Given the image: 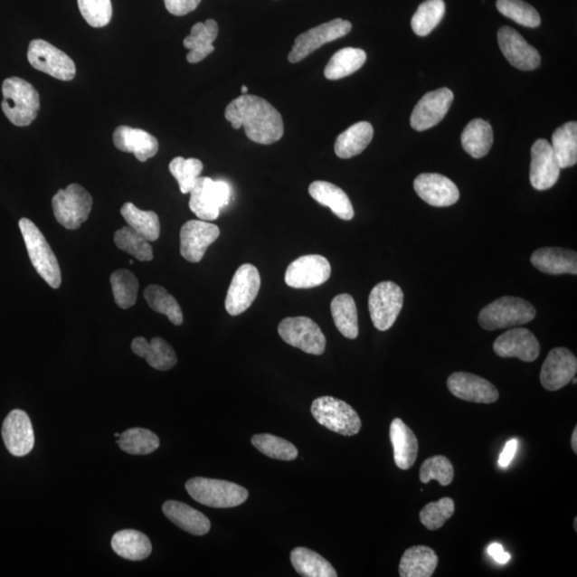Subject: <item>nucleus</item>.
I'll return each instance as SVG.
<instances>
[{
    "mask_svg": "<svg viewBox=\"0 0 577 577\" xmlns=\"http://www.w3.org/2000/svg\"><path fill=\"white\" fill-rule=\"evenodd\" d=\"M225 117L233 128H244L246 137L256 144L272 145L284 137V120L266 99L242 94L227 106Z\"/></svg>",
    "mask_w": 577,
    "mask_h": 577,
    "instance_id": "obj_1",
    "label": "nucleus"
},
{
    "mask_svg": "<svg viewBox=\"0 0 577 577\" xmlns=\"http://www.w3.org/2000/svg\"><path fill=\"white\" fill-rule=\"evenodd\" d=\"M2 109L12 125L31 126L40 110V96L31 82L10 78L3 82Z\"/></svg>",
    "mask_w": 577,
    "mask_h": 577,
    "instance_id": "obj_2",
    "label": "nucleus"
},
{
    "mask_svg": "<svg viewBox=\"0 0 577 577\" xmlns=\"http://www.w3.org/2000/svg\"><path fill=\"white\" fill-rule=\"evenodd\" d=\"M188 494L196 502L212 508H232L249 498V491L233 482L196 477L186 482Z\"/></svg>",
    "mask_w": 577,
    "mask_h": 577,
    "instance_id": "obj_3",
    "label": "nucleus"
},
{
    "mask_svg": "<svg viewBox=\"0 0 577 577\" xmlns=\"http://www.w3.org/2000/svg\"><path fill=\"white\" fill-rule=\"evenodd\" d=\"M19 225L33 268L47 284L58 288L61 285V270L44 235L31 220L22 219Z\"/></svg>",
    "mask_w": 577,
    "mask_h": 577,
    "instance_id": "obj_4",
    "label": "nucleus"
},
{
    "mask_svg": "<svg viewBox=\"0 0 577 577\" xmlns=\"http://www.w3.org/2000/svg\"><path fill=\"white\" fill-rule=\"evenodd\" d=\"M537 311L527 300L504 297L486 306L480 311L478 321L487 331L524 326L534 319Z\"/></svg>",
    "mask_w": 577,
    "mask_h": 577,
    "instance_id": "obj_5",
    "label": "nucleus"
},
{
    "mask_svg": "<svg viewBox=\"0 0 577 577\" xmlns=\"http://www.w3.org/2000/svg\"><path fill=\"white\" fill-rule=\"evenodd\" d=\"M311 413L321 426L335 433L353 437L361 431V418L343 400L328 396L317 398L312 402Z\"/></svg>",
    "mask_w": 577,
    "mask_h": 577,
    "instance_id": "obj_6",
    "label": "nucleus"
},
{
    "mask_svg": "<svg viewBox=\"0 0 577 577\" xmlns=\"http://www.w3.org/2000/svg\"><path fill=\"white\" fill-rule=\"evenodd\" d=\"M190 194V208L198 219L215 221L219 219L221 210L231 203L232 187L226 182L199 176Z\"/></svg>",
    "mask_w": 577,
    "mask_h": 577,
    "instance_id": "obj_7",
    "label": "nucleus"
},
{
    "mask_svg": "<svg viewBox=\"0 0 577 577\" xmlns=\"http://www.w3.org/2000/svg\"><path fill=\"white\" fill-rule=\"evenodd\" d=\"M92 203L90 194L76 184H70L66 190H59L52 200L57 222L69 231L79 229L88 220Z\"/></svg>",
    "mask_w": 577,
    "mask_h": 577,
    "instance_id": "obj_8",
    "label": "nucleus"
},
{
    "mask_svg": "<svg viewBox=\"0 0 577 577\" xmlns=\"http://www.w3.org/2000/svg\"><path fill=\"white\" fill-rule=\"evenodd\" d=\"M402 288L393 281H383L371 291L368 300L371 320L381 332L390 329L403 307Z\"/></svg>",
    "mask_w": 577,
    "mask_h": 577,
    "instance_id": "obj_9",
    "label": "nucleus"
},
{
    "mask_svg": "<svg viewBox=\"0 0 577 577\" xmlns=\"http://www.w3.org/2000/svg\"><path fill=\"white\" fill-rule=\"evenodd\" d=\"M279 334L286 344L308 355H322L326 352V336L310 317H286L279 323Z\"/></svg>",
    "mask_w": 577,
    "mask_h": 577,
    "instance_id": "obj_10",
    "label": "nucleus"
},
{
    "mask_svg": "<svg viewBox=\"0 0 577 577\" xmlns=\"http://www.w3.org/2000/svg\"><path fill=\"white\" fill-rule=\"evenodd\" d=\"M27 58L35 70L59 80L69 81L75 78L76 67L72 59L44 40L32 41Z\"/></svg>",
    "mask_w": 577,
    "mask_h": 577,
    "instance_id": "obj_11",
    "label": "nucleus"
},
{
    "mask_svg": "<svg viewBox=\"0 0 577 577\" xmlns=\"http://www.w3.org/2000/svg\"><path fill=\"white\" fill-rule=\"evenodd\" d=\"M352 24L343 19H336L300 33L292 46L288 59L291 63L302 61L324 44L345 37L350 33Z\"/></svg>",
    "mask_w": 577,
    "mask_h": 577,
    "instance_id": "obj_12",
    "label": "nucleus"
},
{
    "mask_svg": "<svg viewBox=\"0 0 577 577\" xmlns=\"http://www.w3.org/2000/svg\"><path fill=\"white\" fill-rule=\"evenodd\" d=\"M261 287L260 273L252 264L246 263L235 272L228 288L225 307L229 315L240 316L249 309Z\"/></svg>",
    "mask_w": 577,
    "mask_h": 577,
    "instance_id": "obj_13",
    "label": "nucleus"
},
{
    "mask_svg": "<svg viewBox=\"0 0 577 577\" xmlns=\"http://www.w3.org/2000/svg\"><path fill=\"white\" fill-rule=\"evenodd\" d=\"M331 274V264L326 257L307 255L298 258L288 267L285 280L294 288H311L326 284Z\"/></svg>",
    "mask_w": 577,
    "mask_h": 577,
    "instance_id": "obj_14",
    "label": "nucleus"
},
{
    "mask_svg": "<svg viewBox=\"0 0 577 577\" xmlns=\"http://www.w3.org/2000/svg\"><path fill=\"white\" fill-rule=\"evenodd\" d=\"M221 234L220 228L205 221H188L180 232V252L185 260L198 263Z\"/></svg>",
    "mask_w": 577,
    "mask_h": 577,
    "instance_id": "obj_15",
    "label": "nucleus"
},
{
    "mask_svg": "<svg viewBox=\"0 0 577 577\" xmlns=\"http://www.w3.org/2000/svg\"><path fill=\"white\" fill-rule=\"evenodd\" d=\"M577 373V359L567 347H556L547 355L540 381L545 390L556 392L567 386Z\"/></svg>",
    "mask_w": 577,
    "mask_h": 577,
    "instance_id": "obj_16",
    "label": "nucleus"
},
{
    "mask_svg": "<svg viewBox=\"0 0 577 577\" xmlns=\"http://www.w3.org/2000/svg\"><path fill=\"white\" fill-rule=\"evenodd\" d=\"M453 102V93L449 88L428 92L417 103L411 116V126L422 132L444 119Z\"/></svg>",
    "mask_w": 577,
    "mask_h": 577,
    "instance_id": "obj_17",
    "label": "nucleus"
},
{
    "mask_svg": "<svg viewBox=\"0 0 577 577\" xmlns=\"http://www.w3.org/2000/svg\"><path fill=\"white\" fill-rule=\"evenodd\" d=\"M561 166L552 145L545 139H538L532 148L529 180L535 190L546 191L557 184Z\"/></svg>",
    "mask_w": 577,
    "mask_h": 577,
    "instance_id": "obj_18",
    "label": "nucleus"
},
{
    "mask_svg": "<svg viewBox=\"0 0 577 577\" xmlns=\"http://www.w3.org/2000/svg\"><path fill=\"white\" fill-rule=\"evenodd\" d=\"M447 386L453 396L464 402L491 404L499 398L497 388L491 382L473 374H452L447 380Z\"/></svg>",
    "mask_w": 577,
    "mask_h": 577,
    "instance_id": "obj_19",
    "label": "nucleus"
},
{
    "mask_svg": "<svg viewBox=\"0 0 577 577\" xmlns=\"http://www.w3.org/2000/svg\"><path fill=\"white\" fill-rule=\"evenodd\" d=\"M3 440L11 455L24 457L34 446V433L31 418L22 410H14L3 423Z\"/></svg>",
    "mask_w": 577,
    "mask_h": 577,
    "instance_id": "obj_20",
    "label": "nucleus"
},
{
    "mask_svg": "<svg viewBox=\"0 0 577 577\" xmlns=\"http://www.w3.org/2000/svg\"><path fill=\"white\" fill-rule=\"evenodd\" d=\"M497 38L500 50L512 66L522 71H533L540 66L539 52L515 29L508 26L500 28Z\"/></svg>",
    "mask_w": 577,
    "mask_h": 577,
    "instance_id": "obj_21",
    "label": "nucleus"
},
{
    "mask_svg": "<svg viewBox=\"0 0 577 577\" xmlns=\"http://www.w3.org/2000/svg\"><path fill=\"white\" fill-rule=\"evenodd\" d=\"M494 352L504 358H519L532 363L539 357L540 345L537 337L527 328H512L500 335L493 345Z\"/></svg>",
    "mask_w": 577,
    "mask_h": 577,
    "instance_id": "obj_22",
    "label": "nucleus"
},
{
    "mask_svg": "<svg viewBox=\"0 0 577 577\" xmlns=\"http://www.w3.org/2000/svg\"><path fill=\"white\" fill-rule=\"evenodd\" d=\"M417 195L433 207H450L460 198V192L453 182L439 174H422L414 181Z\"/></svg>",
    "mask_w": 577,
    "mask_h": 577,
    "instance_id": "obj_23",
    "label": "nucleus"
},
{
    "mask_svg": "<svg viewBox=\"0 0 577 577\" xmlns=\"http://www.w3.org/2000/svg\"><path fill=\"white\" fill-rule=\"evenodd\" d=\"M114 145L118 150L134 153L139 162L148 161L158 151V141L150 133L126 126L116 128Z\"/></svg>",
    "mask_w": 577,
    "mask_h": 577,
    "instance_id": "obj_24",
    "label": "nucleus"
},
{
    "mask_svg": "<svg viewBox=\"0 0 577 577\" xmlns=\"http://www.w3.org/2000/svg\"><path fill=\"white\" fill-rule=\"evenodd\" d=\"M533 266L550 275L577 274V254L559 247H544L532 255Z\"/></svg>",
    "mask_w": 577,
    "mask_h": 577,
    "instance_id": "obj_25",
    "label": "nucleus"
},
{
    "mask_svg": "<svg viewBox=\"0 0 577 577\" xmlns=\"http://www.w3.org/2000/svg\"><path fill=\"white\" fill-rule=\"evenodd\" d=\"M391 440L397 467L402 470L413 467L418 456V440L413 430L400 418L392 421Z\"/></svg>",
    "mask_w": 577,
    "mask_h": 577,
    "instance_id": "obj_26",
    "label": "nucleus"
},
{
    "mask_svg": "<svg viewBox=\"0 0 577 577\" xmlns=\"http://www.w3.org/2000/svg\"><path fill=\"white\" fill-rule=\"evenodd\" d=\"M164 515L186 533L194 535H204L210 532L211 522L202 512L184 503L168 500L163 505Z\"/></svg>",
    "mask_w": 577,
    "mask_h": 577,
    "instance_id": "obj_27",
    "label": "nucleus"
},
{
    "mask_svg": "<svg viewBox=\"0 0 577 577\" xmlns=\"http://www.w3.org/2000/svg\"><path fill=\"white\" fill-rule=\"evenodd\" d=\"M308 192L317 203L331 209L339 219L351 221L355 217V209L349 196L337 185L326 181H316L310 184Z\"/></svg>",
    "mask_w": 577,
    "mask_h": 577,
    "instance_id": "obj_28",
    "label": "nucleus"
},
{
    "mask_svg": "<svg viewBox=\"0 0 577 577\" xmlns=\"http://www.w3.org/2000/svg\"><path fill=\"white\" fill-rule=\"evenodd\" d=\"M132 350L156 370L167 371L178 363L173 346L160 337L153 338L150 343L144 337L135 338L132 341Z\"/></svg>",
    "mask_w": 577,
    "mask_h": 577,
    "instance_id": "obj_29",
    "label": "nucleus"
},
{
    "mask_svg": "<svg viewBox=\"0 0 577 577\" xmlns=\"http://www.w3.org/2000/svg\"><path fill=\"white\" fill-rule=\"evenodd\" d=\"M219 34V25L214 20L204 23L199 22L193 26L190 35L184 41V44L190 52L187 54V61L197 63L203 61L213 52V43Z\"/></svg>",
    "mask_w": 577,
    "mask_h": 577,
    "instance_id": "obj_30",
    "label": "nucleus"
},
{
    "mask_svg": "<svg viewBox=\"0 0 577 577\" xmlns=\"http://www.w3.org/2000/svg\"><path fill=\"white\" fill-rule=\"evenodd\" d=\"M438 563L439 557L431 547L411 546L404 552L400 561L399 574L402 577H431Z\"/></svg>",
    "mask_w": 577,
    "mask_h": 577,
    "instance_id": "obj_31",
    "label": "nucleus"
},
{
    "mask_svg": "<svg viewBox=\"0 0 577 577\" xmlns=\"http://www.w3.org/2000/svg\"><path fill=\"white\" fill-rule=\"evenodd\" d=\"M111 547L118 556L133 562L144 561L152 553L150 539L134 529L116 533L111 539Z\"/></svg>",
    "mask_w": 577,
    "mask_h": 577,
    "instance_id": "obj_32",
    "label": "nucleus"
},
{
    "mask_svg": "<svg viewBox=\"0 0 577 577\" xmlns=\"http://www.w3.org/2000/svg\"><path fill=\"white\" fill-rule=\"evenodd\" d=\"M374 138V128L369 122L355 123L341 133L335 143V152L340 158L355 157L367 148Z\"/></svg>",
    "mask_w": 577,
    "mask_h": 577,
    "instance_id": "obj_33",
    "label": "nucleus"
},
{
    "mask_svg": "<svg viewBox=\"0 0 577 577\" xmlns=\"http://www.w3.org/2000/svg\"><path fill=\"white\" fill-rule=\"evenodd\" d=\"M493 139L490 123L482 119L470 121L461 135L464 150L474 158L486 156L492 148Z\"/></svg>",
    "mask_w": 577,
    "mask_h": 577,
    "instance_id": "obj_34",
    "label": "nucleus"
},
{
    "mask_svg": "<svg viewBox=\"0 0 577 577\" xmlns=\"http://www.w3.org/2000/svg\"><path fill=\"white\" fill-rule=\"evenodd\" d=\"M367 61L366 52L355 47L340 50L328 61L324 75L327 80H337L346 78L361 69Z\"/></svg>",
    "mask_w": 577,
    "mask_h": 577,
    "instance_id": "obj_35",
    "label": "nucleus"
},
{
    "mask_svg": "<svg viewBox=\"0 0 577 577\" xmlns=\"http://www.w3.org/2000/svg\"><path fill=\"white\" fill-rule=\"evenodd\" d=\"M331 311L336 327L345 338L356 339L358 328V314L355 298L350 294H339L334 298Z\"/></svg>",
    "mask_w": 577,
    "mask_h": 577,
    "instance_id": "obj_36",
    "label": "nucleus"
},
{
    "mask_svg": "<svg viewBox=\"0 0 577 577\" xmlns=\"http://www.w3.org/2000/svg\"><path fill=\"white\" fill-rule=\"evenodd\" d=\"M290 559L292 566L299 575L305 577H336L338 575L326 558L314 551L306 549V547H296L291 552Z\"/></svg>",
    "mask_w": 577,
    "mask_h": 577,
    "instance_id": "obj_37",
    "label": "nucleus"
},
{
    "mask_svg": "<svg viewBox=\"0 0 577 577\" xmlns=\"http://www.w3.org/2000/svg\"><path fill=\"white\" fill-rule=\"evenodd\" d=\"M551 145L562 169L574 166L577 163V123L571 121L558 128L553 134Z\"/></svg>",
    "mask_w": 577,
    "mask_h": 577,
    "instance_id": "obj_38",
    "label": "nucleus"
},
{
    "mask_svg": "<svg viewBox=\"0 0 577 577\" xmlns=\"http://www.w3.org/2000/svg\"><path fill=\"white\" fill-rule=\"evenodd\" d=\"M121 215L129 227L143 235L149 242H155L160 238V219H158L156 212L143 211L132 203H127L121 208Z\"/></svg>",
    "mask_w": 577,
    "mask_h": 577,
    "instance_id": "obj_39",
    "label": "nucleus"
},
{
    "mask_svg": "<svg viewBox=\"0 0 577 577\" xmlns=\"http://www.w3.org/2000/svg\"><path fill=\"white\" fill-rule=\"evenodd\" d=\"M117 444L128 455L145 456L160 447V439L148 429L132 428L120 434Z\"/></svg>",
    "mask_w": 577,
    "mask_h": 577,
    "instance_id": "obj_40",
    "label": "nucleus"
},
{
    "mask_svg": "<svg viewBox=\"0 0 577 577\" xmlns=\"http://www.w3.org/2000/svg\"><path fill=\"white\" fill-rule=\"evenodd\" d=\"M144 297L151 309L166 316L175 326H181L184 323V312L166 288L158 285L148 286L145 288Z\"/></svg>",
    "mask_w": 577,
    "mask_h": 577,
    "instance_id": "obj_41",
    "label": "nucleus"
},
{
    "mask_svg": "<svg viewBox=\"0 0 577 577\" xmlns=\"http://www.w3.org/2000/svg\"><path fill=\"white\" fill-rule=\"evenodd\" d=\"M446 5L444 0H426L422 3L413 17L411 28L420 37H426L439 25L445 15Z\"/></svg>",
    "mask_w": 577,
    "mask_h": 577,
    "instance_id": "obj_42",
    "label": "nucleus"
},
{
    "mask_svg": "<svg viewBox=\"0 0 577 577\" xmlns=\"http://www.w3.org/2000/svg\"><path fill=\"white\" fill-rule=\"evenodd\" d=\"M115 302L122 309L131 308L137 303L138 280L128 270H118L110 275Z\"/></svg>",
    "mask_w": 577,
    "mask_h": 577,
    "instance_id": "obj_43",
    "label": "nucleus"
},
{
    "mask_svg": "<svg viewBox=\"0 0 577 577\" xmlns=\"http://www.w3.org/2000/svg\"><path fill=\"white\" fill-rule=\"evenodd\" d=\"M251 443L264 456L281 461H293L298 456L297 447L290 441L275 437L272 434H257L251 438Z\"/></svg>",
    "mask_w": 577,
    "mask_h": 577,
    "instance_id": "obj_44",
    "label": "nucleus"
},
{
    "mask_svg": "<svg viewBox=\"0 0 577 577\" xmlns=\"http://www.w3.org/2000/svg\"><path fill=\"white\" fill-rule=\"evenodd\" d=\"M114 240L118 249L128 252L137 260H152L153 250L149 241L135 232L133 228L127 226L119 229L116 232Z\"/></svg>",
    "mask_w": 577,
    "mask_h": 577,
    "instance_id": "obj_45",
    "label": "nucleus"
},
{
    "mask_svg": "<svg viewBox=\"0 0 577 577\" xmlns=\"http://www.w3.org/2000/svg\"><path fill=\"white\" fill-rule=\"evenodd\" d=\"M203 170L197 158L175 157L169 164V172L178 181L182 194H190Z\"/></svg>",
    "mask_w": 577,
    "mask_h": 577,
    "instance_id": "obj_46",
    "label": "nucleus"
},
{
    "mask_svg": "<svg viewBox=\"0 0 577 577\" xmlns=\"http://www.w3.org/2000/svg\"><path fill=\"white\" fill-rule=\"evenodd\" d=\"M497 7L500 14L522 26L529 28L540 26L541 17L538 11L523 0H497Z\"/></svg>",
    "mask_w": 577,
    "mask_h": 577,
    "instance_id": "obj_47",
    "label": "nucleus"
},
{
    "mask_svg": "<svg viewBox=\"0 0 577 577\" xmlns=\"http://www.w3.org/2000/svg\"><path fill=\"white\" fill-rule=\"evenodd\" d=\"M455 477V469L449 458L434 456L427 459L421 468L420 478L422 484L438 481L441 487L449 486Z\"/></svg>",
    "mask_w": 577,
    "mask_h": 577,
    "instance_id": "obj_48",
    "label": "nucleus"
},
{
    "mask_svg": "<svg viewBox=\"0 0 577 577\" xmlns=\"http://www.w3.org/2000/svg\"><path fill=\"white\" fill-rule=\"evenodd\" d=\"M456 506L453 499L444 497L438 502L430 503L421 511V521L429 531H438L455 514Z\"/></svg>",
    "mask_w": 577,
    "mask_h": 577,
    "instance_id": "obj_49",
    "label": "nucleus"
},
{
    "mask_svg": "<svg viewBox=\"0 0 577 577\" xmlns=\"http://www.w3.org/2000/svg\"><path fill=\"white\" fill-rule=\"evenodd\" d=\"M78 4L82 17L91 27H105L113 17L111 0H78Z\"/></svg>",
    "mask_w": 577,
    "mask_h": 577,
    "instance_id": "obj_50",
    "label": "nucleus"
},
{
    "mask_svg": "<svg viewBox=\"0 0 577 577\" xmlns=\"http://www.w3.org/2000/svg\"><path fill=\"white\" fill-rule=\"evenodd\" d=\"M202 0H164L165 7L169 14L184 16L195 10Z\"/></svg>",
    "mask_w": 577,
    "mask_h": 577,
    "instance_id": "obj_51",
    "label": "nucleus"
},
{
    "mask_svg": "<svg viewBox=\"0 0 577 577\" xmlns=\"http://www.w3.org/2000/svg\"><path fill=\"white\" fill-rule=\"evenodd\" d=\"M517 449V440H510L507 444H506L505 449L502 452V455L499 457L498 463L502 468H507L511 463L512 459L515 458L516 452Z\"/></svg>",
    "mask_w": 577,
    "mask_h": 577,
    "instance_id": "obj_52",
    "label": "nucleus"
},
{
    "mask_svg": "<svg viewBox=\"0 0 577 577\" xmlns=\"http://www.w3.org/2000/svg\"><path fill=\"white\" fill-rule=\"evenodd\" d=\"M488 555H490L494 561L500 564L507 563L510 561V554L505 552L503 546L498 544H493L487 547Z\"/></svg>",
    "mask_w": 577,
    "mask_h": 577,
    "instance_id": "obj_53",
    "label": "nucleus"
},
{
    "mask_svg": "<svg viewBox=\"0 0 577 577\" xmlns=\"http://www.w3.org/2000/svg\"><path fill=\"white\" fill-rule=\"evenodd\" d=\"M571 446L575 453H577V427L573 430L572 439H571Z\"/></svg>",
    "mask_w": 577,
    "mask_h": 577,
    "instance_id": "obj_54",
    "label": "nucleus"
},
{
    "mask_svg": "<svg viewBox=\"0 0 577 577\" xmlns=\"http://www.w3.org/2000/svg\"><path fill=\"white\" fill-rule=\"evenodd\" d=\"M241 91H242V94H247V91H249V88H247V86H243L242 90Z\"/></svg>",
    "mask_w": 577,
    "mask_h": 577,
    "instance_id": "obj_55",
    "label": "nucleus"
},
{
    "mask_svg": "<svg viewBox=\"0 0 577 577\" xmlns=\"http://www.w3.org/2000/svg\"><path fill=\"white\" fill-rule=\"evenodd\" d=\"M120 433H115V438L119 439Z\"/></svg>",
    "mask_w": 577,
    "mask_h": 577,
    "instance_id": "obj_56",
    "label": "nucleus"
}]
</instances>
